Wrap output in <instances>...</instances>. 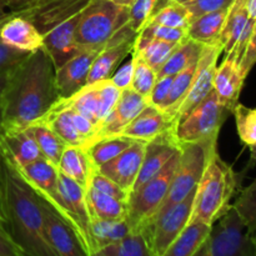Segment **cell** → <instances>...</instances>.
<instances>
[{
  "label": "cell",
  "mask_w": 256,
  "mask_h": 256,
  "mask_svg": "<svg viewBox=\"0 0 256 256\" xmlns=\"http://www.w3.org/2000/svg\"><path fill=\"white\" fill-rule=\"evenodd\" d=\"M55 66L44 48L28 54L8 72L2 95V128H26L59 102Z\"/></svg>",
  "instance_id": "obj_1"
},
{
  "label": "cell",
  "mask_w": 256,
  "mask_h": 256,
  "mask_svg": "<svg viewBox=\"0 0 256 256\" xmlns=\"http://www.w3.org/2000/svg\"><path fill=\"white\" fill-rule=\"evenodd\" d=\"M0 209L8 232L25 256H58L45 235L42 200L0 152Z\"/></svg>",
  "instance_id": "obj_2"
},
{
  "label": "cell",
  "mask_w": 256,
  "mask_h": 256,
  "mask_svg": "<svg viewBox=\"0 0 256 256\" xmlns=\"http://www.w3.org/2000/svg\"><path fill=\"white\" fill-rule=\"evenodd\" d=\"M239 186V178L232 165L220 158L219 152L210 156L196 186L190 222L212 226L232 208V199Z\"/></svg>",
  "instance_id": "obj_3"
},
{
  "label": "cell",
  "mask_w": 256,
  "mask_h": 256,
  "mask_svg": "<svg viewBox=\"0 0 256 256\" xmlns=\"http://www.w3.org/2000/svg\"><path fill=\"white\" fill-rule=\"evenodd\" d=\"M128 20V6L109 0H90L78 22V45L82 49H102L126 26Z\"/></svg>",
  "instance_id": "obj_4"
},
{
  "label": "cell",
  "mask_w": 256,
  "mask_h": 256,
  "mask_svg": "<svg viewBox=\"0 0 256 256\" xmlns=\"http://www.w3.org/2000/svg\"><path fill=\"white\" fill-rule=\"evenodd\" d=\"M229 114L212 90L175 124L172 134L179 145L202 142L218 146L219 132Z\"/></svg>",
  "instance_id": "obj_5"
},
{
  "label": "cell",
  "mask_w": 256,
  "mask_h": 256,
  "mask_svg": "<svg viewBox=\"0 0 256 256\" xmlns=\"http://www.w3.org/2000/svg\"><path fill=\"white\" fill-rule=\"evenodd\" d=\"M195 256H256L252 234L232 205L212 224Z\"/></svg>",
  "instance_id": "obj_6"
},
{
  "label": "cell",
  "mask_w": 256,
  "mask_h": 256,
  "mask_svg": "<svg viewBox=\"0 0 256 256\" xmlns=\"http://www.w3.org/2000/svg\"><path fill=\"white\" fill-rule=\"evenodd\" d=\"M182 150V148H180ZM179 152L170 159L164 169L132 192L128 202V220L132 230H140L150 222L166 198L175 170L179 164Z\"/></svg>",
  "instance_id": "obj_7"
},
{
  "label": "cell",
  "mask_w": 256,
  "mask_h": 256,
  "mask_svg": "<svg viewBox=\"0 0 256 256\" xmlns=\"http://www.w3.org/2000/svg\"><path fill=\"white\" fill-rule=\"evenodd\" d=\"M216 152L218 146L202 144V142L182 145L179 164L175 170L166 198L158 212L168 209L170 205L184 200L192 190L196 189L210 156Z\"/></svg>",
  "instance_id": "obj_8"
},
{
  "label": "cell",
  "mask_w": 256,
  "mask_h": 256,
  "mask_svg": "<svg viewBox=\"0 0 256 256\" xmlns=\"http://www.w3.org/2000/svg\"><path fill=\"white\" fill-rule=\"evenodd\" d=\"M195 192L196 189L192 190L184 200L158 212L148 224L140 229V232L146 238L148 244L154 256L164 255L170 244L188 226L194 209Z\"/></svg>",
  "instance_id": "obj_9"
},
{
  "label": "cell",
  "mask_w": 256,
  "mask_h": 256,
  "mask_svg": "<svg viewBox=\"0 0 256 256\" xmlns=\"http://www.w3.org/2000/svg\"><path fill=\"white\" fill-rule=\"evenodd\" d=\"M120 92L122 90L115 86L112 80L106 79L86 84L72 98L62 100L99 130L116 104Z\"/></svg>",
  "instance_id": "obj_10"
},
{
  "label": "cell",
  "mask_w": 256,
  "mask_h": 256,
  "mask_svg": "<svg viewBox=\"0 0 256 256\" xmlns=\"http://www.w3.org/2000/svg\"><path fill=\"white\" fill-rule=\"evenodd\" d=\"M90 0H28L12 10L34 24L44 36L48 32L79 14Z\"/></svg>",
  "instance_id": "obj_11"
},
{
  "label": "cell",
  "mask_w": 256,
  "mask_h": 256,
  "mask_svg": "<svg viewBox=\"0 0 256 256\" xmlns=\"http://www.w3.org/2000/svg\"><path fill=\"white\" fill-rule=\"evenodd\" d=\"M18 169L22 172L28 184L36 192L38 196L42 198L55 212H59L62 219L66 220L68 224L72 225V229L75 230L74 222L70 216V212L60 192L58 168L42 158L32 164L24 168H18Z\"/></svg>",
  "instance_id": "obj_12"
},
{
  "label": "cell",
  "mask_w": 256,
  "mask_h": 256,
  "mask_svg": "<svg viewBox=\"0 0 256 256\" xmlns=\"http://www.w3.org/2000/svg\"><path fill=\"white\" fill-rule=\"evenodd\" d=\"M222 52V45L220 42L202 46V54H200L196 70H195L189 90H188L184 100L178 108L176 112L172 118V130H174L175 124L184 115H186L192 108H195L200 102H202L210 92H212V82H214L215 70L218 66V59L220 58Z\"/></svg>",
  "instance_id": "obj_13"
},
{
  "label": "cell",
  "mask_w": 256,
  "mask_h": 256,
  "mask_svg": "<svg viewBox=\"0 0 256 256\" xmlns=\"http://www.w3.org/2000/svg\"><path fill=\"white\" fill-rule=\"evenodd\" d=\"M138 34L126 25L104 48L99 50L92 62L88 84L112 78L122 60L132 54Z\"/></svg>",
  "instance_id": "obj_14"
},
{
  "label": "cell",
  "mask_w": 256,
  "mask_h": 256,
  "mask_svg": "<svg viewBox=\"0 0 256 256\" xmlns=\"http://www.w3.org/2000/svg\"><path fill=\"white\" fill-rule=\"evenodd\" d=\"M44 215L45 235L58 256H90L72 225L40 198Z\"/></svg>",
  "instance_id": "obj_15"
},
{
  "label": "cell",
  "mask_w": 256,
  "mask_h": 256,
  "mask_svg": "<svg viewBox=\"0 0 256 256\" xmlns=\"http://www.w3.org/2000/svg\"><path fill=\"white\" fill-rule=\"evenodd\" d=\"M100 49H80L64 65L55 69V82L60 99H69L88 84L92 62Z\"/></svg>",
  "instance_id": "obj_16"
},
{
  "label": "cell",
  "mask_w": 256,
  "mask_h": 256,
  "mask_svg": "<svg viewBox=\"0 0 256 256\" xmlns=\"http://www.w3.org/2000/svg\"><path fill=\"white\" fill-rule=\"evenodd\" d=\"M145 145V142H134L125 152L96 170L116 182L130 196L142 168Z\"/></svg>",
  "instance_id": "obj_17"
},
{
  "label": "cell",
  "mask_w": 256,
  "mask_h": 256,
  "mask_svg": "<svg viewBox=\"0 0 256 256\" xmlns=\"http://www.w3.org/2000/svg\"><path fill=\"white\" fill-rule=\"evenodd\" d=\"M180 148L182 145L178 144L172 132H168L148 142L145 145L142 168H140L139 175H138L136 182L132 188V194L136 192L140 186H142L145 182H149L152 178L159 174L164 169L165 165L170 162V159L176 152H179Z\"/></svg>",
  "instance_id": "obj_18"
},
{
  "label": "cell",
  "mask_w": 256,
  "mask_h": 256,
  "mask_svg": "<svg viewBox=\"0 0 256 256\" xmlns=\"http://www.w3.org/2000/svg\"><path fill=\"white\" fill-rule=\"evenodd\" d=\"M0 152L16 168H24L42 159V152L29 128H2Z\"/></svg>",
  "instance_id": "obj_19"
},
{
  "label": "cell",
  "mask_w": 256,
  "mask_h": 256,
  "mask_svg": "<svg viewBox=\"0 0 256 256\" xmlns=\"http://www.w3.org/2000/svg\"><path fill=\"white\" fill-rule=\"evenodd\" d=\"M246 76L242 74L240 62L234 52L225 55L222 64L218 65L215 70L212 90L219 98L220 102L232 112L234 108L239 102L240 94Z\"/></svg>",
  "instance_id": "obj_20"
},
{
  "label": "cell",
  "mask_w": 256,
  "mask_h": 256,
  "mask_svg": "<svg viewBox=\"0 0 256 256\" xmlns=\"http://www.w3.org/2000/svg\"><path fill=\"white\" fill-rule=\"evenodd\" d=\"M148 104H149V100L146 98L142 96L130 88L122 90L116 104L114 105L110 114L98 130L95 142L120 134Z\"/></svg>",
  "instance_id": "obj_21"
},
{
  "label": "cell",
  "mask_w": 256,
  "mask_h": 256,
  "mask_svg": "<svg viewBox=\"0 0 256 256\" xmlns=\"http://www.w3.org/2000/svg\"><path fill=\"white\" fill-rule=\"evenodd\" d=\"M80 14L82 12L44 35V49L49 54L55 69L64 65L82 49L76 42V26Z\"/></svg>",
  "instance_id": "obj_22"
},
{
  "label": "cell",
  "mask_w": 256,
  "mask_h": 256,
  "mask_svg": "<svg viewBox=\"0 0 256 256\" xmlns=\"http://www.w3.org/2000/svg\"><path fill=\"white\" fill-rule=\"evenodd\" d=\"M0 39L12 49L28 54L44 48L42 32L32 22L15 14H10L0 24Z\"/></svg>",
  "instance_id": "obj_23"
},
{
  "label": "cell",
  "mask_w": 256,
  "mask_h": 256,
  "mask_svg": "<svg viewBox=\"0 0 256 256\" xmlns=\"http://www.w3.org/2000/svg\"><path fill=\"white\" fill-rule=\"evenodd\" d=\"M168 132H172V128L165 112L149 102L118 135L136 142H148Z\"/></svg>",
  "instance_id": "obj_24"
},
{
  "label": "cell",
  "mask_w": 256,
  "mask_h": 256,
  "mask_svg": "<svg viewBox=\"0 0 256 256\" xmlns=\"http://www.w3.org/2000/svg\"><path fill=\"white\" fill-rule=\"evenodd\" d=\"M58 170L86 190L90 185L92 172H95V166L90 160L86 148L66 145L60 156Z\"/></svg>",
  "instance_id": "obj_25"
},
{
  "label": "cell",
  "mask_w": 256,
  "mask_h": 256,
  "mask_svg": "<svg viewBox=\"0 0 256 256\" xmlns=\"http://www.w3.org/2000/svg\"><path fill=\"white\" fill-rule=\"evenodd\" d=\"M229 9L228 6L194 18L188 26V38L202 45L219 42Z\"/></svg>",
  "instance_id": "obj_26"
},
{
  "label": "cell",
  "mask_w": 256,
  "mask_h": 256,
  "mask_svg": "<svg viewBox=\"0 0 256 256\" xmlns=\"http://www.w3.org/2000/svg\"><path fill=\"white\" fill-rule=\"evenodd\" d=\"M249 10H248V0H234L230 5L222 35L220 42L222 45V52L225 55L234 50L249 22Z\"/></svg>",
  "instance_id": "obj_27"
},
{
  "label": "cell",
  "mask_w": 256,
  "mask_h": 256,
  "mask_svg": "<svg viewBox=\"0 0 256 256\" xmlns=\"http://www.w3.org/2000/svg\"><path fill=\"white\" fill-rule=\"evenodd\" d=\"M86 200L92 220H122L128 218V202L100 192L94 188L86 189Z\"/></svg>",
  "instance_id": "obj_28"
},
{
  "label": "cell",
  "mask_w": 256,
  "mask_h": 256,
  "mask_svg": "<svg viewBox=\"0 0 256 256\" xmlns=\"http://www.w3.org/2000/svg\"><path fill=\"white\" fill-rule=\"evenodd\" d=\"M210 230V225L202 222H190L162 256H195L206 240Z\"/></svg>",
  "instance_id": "obj_29"
},
{
  "label": "cell",
  "mask_w": 256,
  "mask_h": 256,
  "mask_svg": "<svg viewBox=\"0 0 256 256\" xmlns=\"http://www.w3.org/2000/svg\"><path fill=\"white\" fill-rule=\"evenodd\" d=\"M92 238L96 252L102 248L120 242L132 232L129 220H92Z\"/></svg>",
  "instance_id": "obj_30"
},
{
  "label": "cell",
  "mask_w": 256,
  "mask_h": 256,
  "mask_svg": "<svg viewBox=\"0 0 256 256\" xmlns=\"http://www.w3.org/2000/svg\"><path fill=\"white\" fill-rule=\"evenodd\" d=\"M192 20V12L185 6L184 2H175V0H160L156 10L148 22L162 25V26L188 29Z\"/></svg>",
  "instance_id": "obj_31"
},
{
  "label": "cell",
  "mask_w": 256,
  "mask_h": 256,
  "mask_svg": "<svg viewBox=\"0 0 256 256\" xmlns=\"http://www.w3.org/2000/svg\"><path fill=\"white\" fill-rule=\"evenodd\" d=\"M204 45L194 42L192 39L185 40L184 42L178 45L174 52L170 54L166 62H164L160 70L158 72V78L174 76L178 72H182L188 65L199 59Z\"/></svg>",
  "instance_id": "obj_32"
},
{
  "label": "cell",
  "mask_w": 256,
  "mask_h": 256,
  "mask_svg": "<svg viewBox=\"0 0 256 256\" xmlns=\"http://www.w3.org/2000/svg\"><path fill=\"white\" fill-rule=\"evenodd\" d=\"M28 128L32 132V136L42 152V158L58 168L60 156H62L66 144L45 122H35Z\"/></svg>",
  "instance_id": "obj_33"
},
{
  "label": "cell",
  "mask_w": 256,
  "mask_h": 256,
  "mask_svg": "<svg viewBox=\"0 0 256 256\" xmlns=\"http://www.w3.org/2000/svg\"><path fill=\"white\" fill-rule=\"evenodd\" d=\"M134 142L136 140H132L129 138L122 136V135L108 136L90 145L88 148V152H89L92 165L95 166V169H98L106 162H112L122 152H125Z\"/></svg>",
  "instance_id": "obj_34"
},
{
  "label": "cell",
  "mask_w": 256,
  "mask_h": 256,
  "mask_svg": "<svg viewBox=\"0 0 256 256\" xmlns=\"http://www.w3.org/2000/svg\"><path fill=\"white\" fill-rule=\"evenodd\" d=\"M102 256H154L140 230H132L120 242L102 248L99 252Z\"/></svg>",
  "instance_id": "obj_35"
},
{
  "label": "cell",
  "mask_w": 256,
  "mask_h": 256,
  "mask_svg": "<svg viewBox=\"0 0 256 256\" xmlns=\"http://www.w3.org/2000/svg\"><path fill=\"white\" fill-rule=\"evenodd\" d=\"M178 45L179 44L159 39H152L144 42H138L135 40L132 50H135L139 54V56L158 72Z\"/></svg>",
  "instance_id": "obj_36"
},
{
  "label": "cell",
  "mask_w": 256,
  "mask_h": 256,
  "mask_svg": "<svg viewBox=\"0 0 256 256\" xmlns=\"http://www.w3.org/2000/svg\"><path fill=\"white\" fill-rule=\"evenodd\" d=\"M132 59L134 62V72H132V82L130 89L149 100L152 88L158 80L156 70H154L148 62H145L135 50L132 52Z\"/></svg>",
  "instance_id": "obj_37"
},
{
  "label": "cell",
  "mask_w": 256,
  "mask_h": 256,
  "mask_svg": "<svg viewBox=\"0 0 256 256\" xmlns=\"http://www.w3.org/2000/svg\"><path fill=\"white\" fill-rule=\"evenodd\" d=\"M240 140L249 148L256 146V109L238 102L232 110Z\"/></svg>",
  "instance_id": "obj_38"
},
{
  "label": "cell",
  "mask_w": 256,
  "mask_h": 256,
  "mask_svg": "<svg viewBox=\"0 0 256 256\" xmlns=\"http://www.w3.org/2000/svg\"><path fill=\"white\" fill-rule=\"evenodd\" d=\"M152 39L164 40V42H174V44H182L185 40H188V29L182 28H169L162 26V25L152 24L148 22L139 32H138L136 42H144Z\"/></svg>",
  "instance_id": "obj_39"
},
{
  "label": "cell",
  "mask_w": 256,
  "mask_h": 256,
  "mask_svg": "<svg viewBox=\"0 0 256 256\" xmlns=\"http://www.w3.org/2000/svg\"><path fill=\"white\" fill-rule=\"evenodd\" d=\"M232 206L239 212L250 232L254 234L256 232V179L242 190Z\"/></svg>",
  "instance_id": "obj_40"
},
{
  "label": "cell",
  "mask_w": 256,
  "mask_h": 256,
  "mask_svg": "<svg viewBox=\"0 0 256 256\" xmlns=\"http://www.w3.org/2000/svg\"><path fill=\"white\" fill-rule=\"evenodd\" d=\"M159 2L160 0H132V4L128 6V25L132 32L138 34L148 24L156 10Z\"/></svg>",
  "instance_id": "obj_41"
},
{
  "label": "cell",
  "mask_w": 256,
  "mask_h": 256,
  "mask_svg": "<svg viewBox=\"0 0 256 256\" xmlns=\"http://www.w3.org/2000/svg\"><path fill=\"white\" fill-rule=\"evenodd\" d=\"M89 186L94 188V189L98 190V192H104V194L110 195V196L112 198H116V199L119 200L129 202V194H128L122 186H119L116 182H112V179L106 178L105 175L100 174L96 169H95V172H92Z\"/></svg>",
  "instance_id": "obj_42"
},
{
  "label": "cell",
  "mask_w": 256,
  "mask_h": 256,
  "mask_svg": "<svg viewBox=\"0 0 256 256\" xmlns=\"http://www.w3.org/2000/svg\"><path fill=\"white\" fill-rule=\"evenodd\" d=\"M232 2L234 0H188L184 4L190 10L192 19H194L199 15L230 6Z\"/></svg>",
  "instance_id": "obj_43"
},
{
  "label": "cell",
  "mask_w": 256,
  "mask_h": 256,
  "mask_svg": "<svg viewBox=\"0 0 256 256\" xmlns=\"http://www.w3.org/2000/svg\"><path fill=\"white\" fill-rule=\"evenodd\" d=\"M2 24V22H0ZM30 54V52H29ZM28 56V52H18V50L12 49L0 39V74L9 72L10 69L19 64L22 59Z\"/></svg>",
  "instance_id": "obj_44"
},
{
  "label": "cell",
  "mask_w": 256,
  "mask_h": 256,
  "mask_svg": "<svg viewBox=\"0 0 256 256\" xmlns=\"http://www.w3.org/2000/svg\"><path fill=\"white\" fill-rule=\"evenodd\" d=\"M172 79L174 76H162L158 78L156 82H155L152 92L149 96V102L154 106L162 109V105L165 104L168 99V95L170 92V88H172Z\"/></svg>",
  "instance_id": "obj_45"
},
{
  "label": "cell",
  "mask_w": 256,
  "mask_h": 256,
  "mask_svg": "<svg viewBox=\"0 0 256 256\" xmlns=\"http://www.w3.org/2000/svg\"><path fill=\"white\" fill-rule=\"evenodd\" d=\"M132 72H134V62H132V59H130L129 62H125L124 65H122V66H119L115 70V72L112 75L110 80L120 90L129 89L132 86Z\"/></svg>",
  "instance_id": "obj_46"
},
{
  "label": "cell",
  "mask_w": 256,
  "mask_h": 256,
  "mask_svg": "<svg viewBox=\"0 0 256 256\" xmlns=\"http://www.w3.org/2000/svg\"><path fill=\"white\" fill-rule=\"evenodd\" d=\"M256 64V22L254 25V29H252V36H250L249 42L246 45V49H245L244 55L242 58V62H240V68H242V72L245 76L248 78L249 72H252V68Z\"/></svg>",
  "instance_id": "obj_47"
},
{
  "label": "cell",
  "mask_w": 256,
  "mask_h": 256,
  "mask_svg": "<svg viewBox=\"0 0 256 256\" xmlns=\"http://www.w3.org/2000/svg\"><path fill=\"white\" fill-rule=\"evenodd\" d=\"M0 256H25L18 245L12 242L2 216H0Z\"/></svg>",
  "instance_id": "obj_48"
},
{
  "label": "cell",
  "mask_w": 256,
  "mask_h": 256,
  "mask_svg": "<svg viewBox=\"0 0 256 256\" xmlns=\"http://www.w3.org/2000/svg\"><path fill=\"white\" fill-rule=\"evenodd\" d=\"M8 79V72L0 74V130L2 128V122H4V104H2V95H4L5 85H6Z\"/></svg>",
  "instance_id": "obj_49"
},
{
  "label": "cell",
  "mask_w": 256,
  "mask_h": 256,
  "mask_svg": "<svg viewBox=\"0 0 256 256\" xmlns=\"http://www.w3.org/2000/svg\"><path fill=\"white\" fill-rule=\"evenodd\" d=\"M12 0H0V22H4L10 15Z\"/></svg>",
  "instance_id": "obj_50"
},
{
  "label": "cell",
  "mask_w": 256,
  "mask_h": 256,
  "mask_svg": "<svg viewBox=\"0 0 256 256\" xmlns=\"http://www.w3.org/2000/svg\"><path fill=\"white\" fill-rule=\"evenodd\" d=\"M248 10L250 19L256 20V0H248Z\"/></svg>",
  "instance_id": "obj_51"
},
{
  "label": "cell",
  "mask_w": 256,
  "mask_h": 256,
  "mask_svg": "<svg viewBox=\"0 0 256 256\" xmlns=\"http://www.w3.org/2000/svg\"><path fill=\"white\" fill-rule=\"evenodd\" d=\"M25 2H28V0H12V6H10V14H12V10H15L18 6H20V5H22V4H24Z\"/></svg>",
  "instance_id": "obj_52"
},
{
  "label": "cell",
  "mask_w": 256,
  "mask_h": 256,
  "mask_svg": "<svg viewBox=\"0 0 256 256\" xmlns=\"http://www.w3.org/2000/svg\"><path fill=\"white\" fill-rule=\"evenodd\" d=\"M109 2H116V4L124 5V6H129V5L132 4V0H109Z\"/></svg>",
  "instance_id": "obj_53"
},
{
  "label": "cell",
  "mask_w": 256,
  "mask_h": 256,
  "mask_svg": "<svg viewBox=\"0 0 256 256\" xmlns=\"http://www.w3.org/2000/svg\"><path fill=\"white\" fill-rule=\"evenodd\" d=\"M250 154H252V160L256 162V146L250 148Z\"/></svg>",
  "instance_id": "obj_54"
},
{
  "label": "cell",
  "mask_w": 256,
  "mask_h": 256,
  "mask_svg": "<svg viewBox=\"0 0 256 256\" xmlns=\"http://www.w3.org/2000/svg\"><path fill=\"white\" fill-rule=\"evenodd\" d=\"M252 238H254V242H255V252H256V232L252 234Z\"/></svg>",
  "instance_id": "obj_55"
},
{
  "label": "cell",
  "mask_w": 256,
  "mask_h": 256,
  "mask_svg": "<svg viewBox=\"0 0 256 256\" xmlns=\"http://www.w3.org/2000/svg\"><path fill=\"white\" fill-rule=\"evenodd\" d=\"M175 2H186L188 0H175Z\"/></svg>",
  "instance_id": "obj_56"
},
{
  "label": "cell",
  "mask_w": 256,
  "mask_h": 256,
  "mask_svg": "<svg viewBox=\"0 0 256 256\" xmlns=\"http://www.w3.org/2000/svg\"><path fill=\"white\" fill-rule=\"evenodd\" d=\"M92 256H102V254H100V252H95L94 255H92Z\"/></svg>",
  "instance_id": "obj_57"
},
{
  "label": "cell",
  "mask_w": 256,
  "mask_h": 256,
  "mask_svg": "<svg viewBox=\"0 0 256 256\" xmlns=\"http://www.w3.org/2000/svg\"><path fill=\"white\" fill-rule=\"evenodd\" d=\"M0 216H2V209H0Z\"/></svg>",
  "instance_id": "obj_58"
}]
</instances>
